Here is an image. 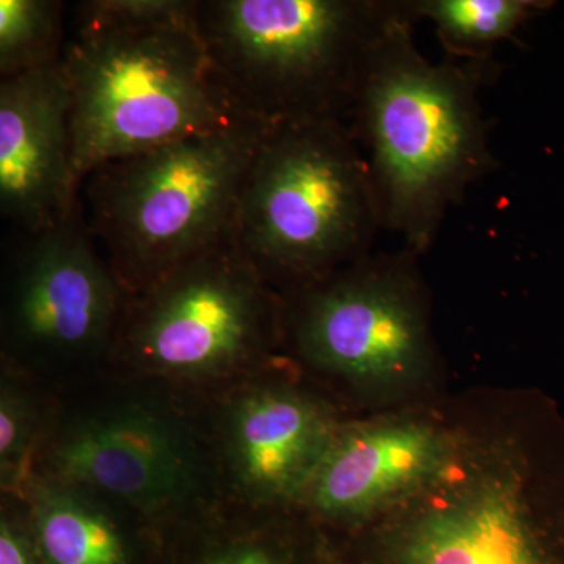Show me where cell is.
<instances>
[{
	"mask_svg": "<svg viewBox=\"0 0 564 564\" xmlns=\"http://www.w3.org/2000/svg\"><path fill=\"white\" fill-rule=\"evenodd\" d=\"M62 480L101 489L139 507H161L187 491L192 459L169 422L121 411L74 430L52 455Z\"/></svg>",
	"mask_w": 564,
	"mask_h": 564,
	"instance_id": "cell-11",
	"label": "cell"
},
{
	"mask_svg": "<svg viewBox=\"0 0 564 564\" xmlns=\"http://www.w3.org/2000/svg\"><path fill=\"white\" fill-rule=\"evenodd\" d=\"M0 564H43L32 529L0 516Z\"/></svg>",
	"mask_w": 564,
	"mask_h": 564,
	"instance_id": "cell-19",
	"label": "cell"
},
{
	"mask_svg": "<svg viewBox=\"0 0 564 564\" xmlns=\"http://www.w3.org/2000/svg\"><path fill=\"white\" fill-rule=\"evenodd\" d=\"M269 128L245 118L117 159L84 181L88 228L121 288L143 291L231 242L240 193Z\"/></svg>",
	"mask_w": 564,
	"mask_h": 564,
	"instance_id": "cell-4",
	"label": "cell"
},
{
	"mask_svg": "<svg viewBox=\"0 0 564 564\" xmlns=\"http://www.w3.org/2000/svg\"><path fill=\"white\" fill-rule=\"evenodd\" d=\"M452 458L443 434L421 423H383L336 433L304 496L326 516L369 514L417 492Z\"/></svg>",
	"mask_w": 564,
	"mask_h": 564,
	"instance_id": "cell-12",
	"label": "cell"
},
{
	"mask_svg": "<svg viewBox=\"0 0 564 564\" xmlns=\"http://www.w3.org/2000/svg\"><path fill=\"white\" fill-rule=\"evenodd\" d=\"M399 0H196V31L256 120H345L364 62Z\"/></svg>",
	"mask_w": 564,
	"mask_h": 564,
	"instance_id": "cell-5",
	"label": "cell"
},
{
	"mask_svg": "<svg viewBox=\"0 0 564 564\" xmlns=\"http://www.w3.org/2000/svg\"><path fill=\"white\" fill-rule=\"evenodd\" d=\"M321 564H334L328 556H323Z\"/></svg>",
	"mask_w": 564,
	"mask_h": 564,
	"instance_id": "cell-21",
	"label": "cell"
},
{
	"mask_svg": "<svg viewBox=\"0 0 564 564\" xmlns=\"http://www.w3.org/2000/svg\"><path fill=\"white\" fill-rule=\"evenodd\" d=\"M74 11L76 24H191L196 21V0H85Z\"/></svg>",
	"mask_w": 564,
	"mask_h": 564,
	"instance_id": "cell-17",
	"label": "cell"
},
{
	"mask_svg": "<svg viewBox=\"0 0 564 564\" xmlns=\"http://www.w3.org/2000/svg\"><path fill=\"white\" fill-rule=\"evenodd\" d=\"M414 21L433 24L455 61H492L500 41L554 9L551 0H404Z\"/></svg>",
	"mask_w": 564,
	"mask_h": 564,
	"instance_id": "cell-15",
	"label": "cell"
},
{
	"mask_svg": "<svg viewBox=\"0 0 564 564\" xmlns=\"http://www.w3.org/2000/svg\"><path fill=\"white\" fill-rule=\"evenodd\" d=\"M381 228L369 166L350 126H270L248 170L231 242L263 282L296 289L372 252Z\"/></svg>",
	"mask_w": 564,
	"mask_h": 564,
	"instance_id": "cell-3",
	"label": "cell"
},
{
	"mask_svg": "<svg viewBox=\"0 0 564 564\" xmlns=\"http://www.w3.org/2000/svg\"><path fill=\"white\" fill-rule=\"evenodd\" d=\"M507 430L480 467L448 463L411 494L389 538L391 564H564V445Z\"/></svg>",
	"mask_w": 564,
	"mask_h": 564,
	"instance_id": "cell-6",
	"label": "cell"
},
{
	"mask_svg": "<svg viewBox=\"0 0 564 564\" xmlns=\"http://www.w3.org/2000/svg\"><path fill=\"white\" fill-rule=\"evenodd\" d=\"M218 564H273L272 560L269 558L263 552L256 551V549H247V551L239 552L228 556Z\"/></svg>",
	"mask_w": 564,
	"mask_h": 564,
	"instance_id": "cell-20",
	"label": "cell"
},
{
	"mask_svg": "<svg viewBox=\"0 0 564 564\" xmlns=\"http://www.w3.org/2000/svg\"><path fill=\"white\" fill-rule=\"evenodd\" d=\"M62 66L79 188L106 163L252 118L212 66L196 21L76 24Z\"/></svg>",
	"mask_w": 564,
	"mask_h": 564,
	"instance_id": "cell-2",
	"label": "cell"
},
{
	"mask_svg": "<svg viewBox=\"0 0 564 564\" xmlns=\"http://www.w3.org/2000/svg\"><path fill=\"white\" fill-rule=\"evenodd\" d=\"M415 252L367 254L299 289L293 339L304 359L359 383H403L432 361Z\"/></svg>",
	"mask_w": 564,
	"mask_h": 564,
	"instance_id": "cell-7",
	"label": "cell"
},
{
	"mask_svg": "<svg viewBox=\"0 0 564 564\" xmlns=\"http://www.w3.org/2000/svg\"><path fill=\"white\" fill-rule=\"evenodd\" d=\"M79 191L62 58L0 79V217L36 232L68 217Z\"/></svg>",
	"mask_w": 564,
	"mask_h": 564,
	"instance_id": "cell-10",
	"label": "cell"
},
{
	"mask_svg": "<svg viewBox=\"0 0 564 564\" xmlns=\"http://www.w3.org/2000/svg\"><path fill=\"white\" fill-rule=\"evenodd\" d=\"M3 383L0 380V488H13L25 480L36 419L28 399Z\"/></svg>",
	"mask_w": 564,
	"mask_h": 564,
	"instance_id": "cell-18",
	"label": "cell"
},
{
	"mask_svg": "<svg viewBox=\"0 0 564 564\" xmlns=\"http://www.w3.org/2000/svg\"><path fill=\"white\" fill-rule=\"evenodd\" d=\"M31 529L43 564H124L113 525L51 481L29 486Z\"/></svg>",
	"mask_w": 564,
	"mask_h": 564,
	"instance_id": "cell-14",
	"label": "cell"
},
{
	"mask_svg": "<svg viewBox=\"0 0 564 564\" xmlns=\"http://www.w3.org/2000/svg\"><path fill=\"white\" fill-rule=\"evenodd\" d=\"M120 291L79 202L50 228L24 232L11 252L0 336L41 362L95 355L113 336Z\"/></svg>",
	"mask_w": 564,
	"mask_h": 564,
	"instance_id": "cell-9",
	"label": "cell"
},
{
	"mask_svg": "<svg viewBox=\"0 0 564 564\" xmlns=\"http://www.w3.org/2000/svg\"><path fill=\"white\" fill-rule=\"evenodd\" d=\"M263 284L232 242L212 248L143 289L124 350L133 362L176 377L226 372L265 339Z\"/></svg>",
	"mask_w": 564,
	"mask_h": 564,
	"instance_id": "cell-8",
	"label": "cell"
},
{
	"mask_svg": "<svg viewBox=\"0 0 564 564\" xmlns=\"http://www.w3.org/2000/svg\"><path fill=\"white\" fill-rule=\"evenodd\" d=\"M406 2L364 62L348 117L361 148L383 231L422 254L452 207L497 166L480 93L494 61L430 62L414 41Z\"/></svg>",
	"mask_w": 564,
	"mask_h": 564,
	"instance_id": "cell-1",
	"label": "cell"
},
{
	"mask_svg": "<svg viewBox=\"0 0 564 564\" xmlns=\"http://www.w3.org/2000/svg\"><path fill=\"white\" fill-rule=\"evenodd\" d=\"M336 432L304 397L265 391L242 400L231 423L234 462L251 491L304 496Z\"/></svg>",
	"mask_w": 564,
	"mask_h": 564,
	"instance_id": "cell-13",
	"label": "cell"
},
{
	"mask_svg": "<svg viewBox=\"0 0 564 564\" xmlns=\"http://www.w3.org/2000/svg\"><path fill=\"white\" fill-rule=\"evenodd\" d=\"M65 10L57 0H0V79L61 61Z\"/></svg>",
	"mask_w": 564,
	"mask_h": 564,
	"instance_id": "cell-16",
	"label": "cell"
}]
</instances>
